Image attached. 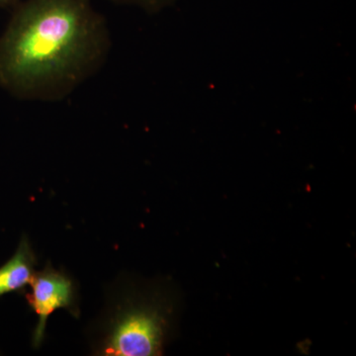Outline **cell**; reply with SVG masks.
I'll list each match as a JSON object with an SVG mask.
<instances>
[{"label": "cell", "instance_id": "cell-2", "mask_svg": "<svg viewBox=\"0 0 356 356\" xmlns=\"http://www.w3.org/2000/svg\"><path fill=\"white\" fill-rule=\"evenodd\" d=\"M177 313V296L168 281L119 274L105 287L104 305L86 327L91 355H161Z\"/></svg>", "mask_w": 356, "mask_h": 356}, {"label": "cell", "instance_id": "cell-5", "mask_svg": "<svg viewBox=\"0 0 356 356\" xmlns=\"http://www.w3.org/2000/svg\"><path fill=\"white\" fill-rule=\"evenodd\" d=\"M111 1L122 6H137L147 13H158L172 6L177 0H111Z\"/></svg>", "mask_w": 356, "mask_h": 356}, {"label": "cell", "instance_id": "cell-6", "mask_svg": "<svg viewBox=\"0 0 356 356\" xmlns=\"http://www.w3.org/2000/svg\"><path fill=\"white\" fill-rule=\"evenodd\" d=\"M19 2L20 0H0V8H14Z\"/></svg>", "mask_w": 356, "mask_h": 356}, {"label": "cell", "instance_id": "cell-4", "mask_svg": "<svg viewBox=\"0 0 356 356\" xmlns=\"http://www.w3.org/2000/svg\"><path fill=\"white\" fill-rule=\"evenodd\" d=\"M38 266V259L28 236H21L11 259L0 266V297L25 291Z\"/></svg>", "mask_w": 356, "mask_h": 356}, {"label": "cell", "instance_id": "cell-1", "mask_svg": "<svg viewBox=\"0 0 356 356\" xmlns=\"http://www.w3.org/2000/svg\"><path fill=\"white\" fill-rule=\"evenodd\" d=\"M110 48L91 0L20 1L0 36V88L18 99H64L102 70Z\"/></svg>", "mask_w": 356, "mask_h": 356}, {"label": "cell", "instance_id": "cell-3", "mask_svg": "<svg viewBox=\"0 0 356 356\" xmlns=\"http://www.w3.org/2000/svg\"><path fill=\"white\" fill-rule=\"evenodd\" d=\"M29 291L25 299L33 312L38 316V323L32 334V346L41 348L46 334L47 322L51 314L63 309L72 317H81V292L79 282L65 269L56 268L51 261L35 271L30 281Z\"/></svg>", "mask_w": 356, "mask_h": 356}]
</instances>
